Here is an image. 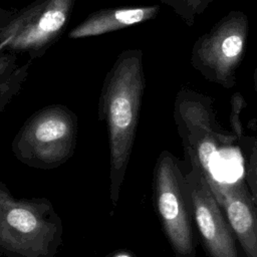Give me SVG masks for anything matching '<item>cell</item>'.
<instances>
[{
  "instance_id": "cell-2",
  "label": "cell",
  "mask_w": 257,
  "mask_h": 257,
  "mask_svg": "<svg viewBox=\"0 0 257 257\" xmlns=\"http://www.w3.org/2000/svg\"><path fill=\"white\" fill-rule=\"evenodd\" d=\"M62 221L46 198H16L0 181V257H55Z\"/></svg>"
},
{
  "instance_id": "cell-8",
  "label": "cell",
  "mask_w": 257,
  "mask_h": 257,
  "mask_svg": "<svg viewBox=\"0 0 257 257\" xmlns=\"http://www.w3.org/2000/svg\"><path fill=\"white\" fill-rule=\"evenodd\" d=\"M190 162V161H189ZM185 175L192 215L210 257H240L236 238L225 214L196 163Z\"/></svg>"
},
{
  "instance_id": "cell-4",
  "label": "cell",
  "mask_w": 257,
  "mask_h": 257,
  "mask_svg": "<svg viewBox=\"0 0 257 257\" xmlns=\"http://www.w3.org/2000/svg\"><path fill=\"white\" fill-rule=\"evenodd\" d=\"M212 104L211 97L182 88L176 96L174 118L187 159L197 164L214 194L222 183L214 174L216 159L235 137L218 125Z\"/></svg>"
},
{
  "instance_id": "cell-16",
  "label": "cell",
  "mask_w": 257,
  "mask_h": 257,
  "mask_svg": "<svg viewBox=\"0 0 257 257\" xmlns=\"http://www.w3.org/2000/svg\"><path fill=\"white\" fill-rule=\"evenodd\" d=\"M105 257H137L134 252L128 249H117Z\"/></svg>"
},
{
  "instance_id": "cell-13",
  "label": "cell",
  "mask_w": 257,
  "mask_h": 257,
  "mask_svg": "<svg viewBox=\"0 0 257 257\" xmlns=\"http://www.w3.org/2000/svg\"><path fill=\"white\" fill-rule=\"evenodd\" d=\"M244 141L246 149V178L251 191L253 201L257 206V139Z\"/></svg>"
},
{
  "instance_id": "cell-3",
  "label": "cell",
  "mask_w": 257,
  "mask_h": 257,
  "mask_svg": "<svg viewBox=\"0 0 257 257\" xmlns=\"http://www.w3.org/2000/svg\"><path fill=\"white\" fill-rule=\"evenodd\" d=\"M77 116L63 104H49L34 112L12 141V152L22 164L50 170L73 155L77 137Z\"/></svg>"
},
{
  "instance_id": "cell-14",
  "label": "cell",
  "mask_w": 257,
  "mask_h": 257,
  "mask_svg": "<svg viewBox=\"0 0 257 257\" xmlns=\"http://www.w3.org/2000/svg\"><path fill=\"white\" fill-rule=\"evenodd\" d=\"M231 105H232V110H231L230 120H231V123H232V127L235 128L236 134H237L238 138L240 139V137H241V123H240V119H239V114H240L242 108L246 106V102H245L241 93L235 92L232 95Z\"/></svg>"
},
{
  "instance_id": "cell-15",
  "label": "cell",
  "mask_w": 257,
  "mask_h": 257,
  "mask_svg": "<svg viewBox=\"0 0 257 257\" xmlns=\"http://www.w3.org/2000/svg\"><path fill=\"white\" fill-rule=\"evenodd\" d=\"M15 12V9H6L0 6V26L7 22Z\"/></svg>"
},
{
  "instance_id": "cell-7",
  "label": "cell",
  "mask_w": 257,
  "mask_h": 257,
  "mask_svg": "<svg viewBox=\"0 0 257 257\" xmlns=\"http://www.w3.org/2000/svg\"><path fill=\"white\" fill-rule=\"evenodd\" d=\"M154 204L163 231L177 257H196L192 211L185 175L177 159L164 151L159 156L153 180Z\"/></svg>"
},
{
  "instance_id": "cell-17",
  "label": "cell",
  "mask_w": 257,
  "mask_h": 257,
  "mask_svg": "<svg viewBox=\"0 0 257 257\" xmlns=\"http://www.w3.org/2000/svg\"><path fill=\"white\" fill-rule=\"evenodd\" d=\"M254 87H255V91L257 93V65L254 70Z\"/></svg>"
},
{
  "instance_id": "cell-12",
  "label": "cell",
  "mask_w": 257,
  "mask_h": 257,
  "mask_svg": "<svg viewBox=\"0 0 257 257\" xmlns=\"http://www.w3.org/2000/svg\"><path fill=\"white\" fill-rule=\"evenodd\" d=\"M214 0H161L180 16L188 26L195 24V19L198 15L202 14L205 9Z\"/></svg>"
},
{
  "instance_id": "cell-5",
  "label": "cell",
  "mask_w": 257,
  "mask_h": 257,
  "mask_svg": "<svg viewBox=\"0 0 257 257\" xmlns=\"http://www.w3.org/2000/svg\"><path fill=\"white\" fill-rule=\"evenodd\" d=\"M248 36V16L240 10L230 11L196 40L191 52L192 66L208 81L232 88Z\"/></svg>"
},
{
  "instance_id": "cell-6",
  "label": "cell",
  "mask_w": 257,
  "mask_h": 257,
  "mask_svg": "<svg viewBox=\"0 0 257 257\" xmlns=\"http://www.w3.org/2000/svg\"><path fill=\"white\" fill-rule=\"evenodd\" d=\"M75 0H35L0 26V53L41 57L64 31Z\"/></svg>"
},
{
  "instance_id": "cell-9",
  "label": "cell",
  "mask_w": 257,
  "mask_h": 257,
  "mask_svg": "<svg viewBox=\"0 0 257 257\" xmlns=\"http://www.w3.org/2000/svg\"><path fill=\"white\" fill-rule=\"evenodd\" d=\"M214 196L246 257H257V206L245 184L222 182Z\"/></svg>"
},
{
  "instance_id": "cell-11",
  "label": "cell",
  "mask_w": 257,
  "mask_h": 257,
  "mask_svg": "<svg viewBox=\"0 0 257 257\" xmlns=\"http://www.w3.org/2000/svg\"><path fill=\"white\" fill-rule=\"evenodd\" d=\"M30 62L31 60L17 67L13 74L7 79L0 80V111H2L21 90L29 73Z\"/></svg>"
},
{
  "instance_id": "cell-10",
  "label": "cell",
  "mask_w": 257,
  "mask_h": 257,
  "mask_svg": "<svg viewBox=\"0 0 257 257\" xmlns=\"http://www.w3.org/2000/svg\"><path fill=\"white\" fill-rule=\"evenodd\" d=\"M160 10V5L99 9L87 15L83 21L73 27L68 37L80 39L123 29L156 18Z\"/></svg>"
},
{
  "instance_id": "cell-1",
  "label": "cell",
  "mask_w": 257,
  "mask_h": 257,
  "mask_svg": "<svg viewBox=\"0 0 257 257\" xmlns=\"http://www.w3.org/2000/svg\"><path fill=\"white\" fill-rule=\"evenodd\" d=\"M143 51H121L107 71L98 99V118L106 123L109 149V199L116 207L133 151L145 91Z\"/></svg>"
}]
</instances>
